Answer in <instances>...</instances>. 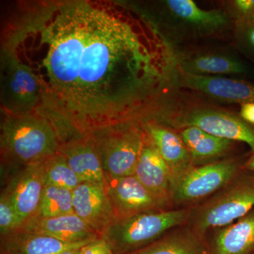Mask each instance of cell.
<instances>
[{"mask_svg":"<svg viewBox=\"0 0 254 254\" xmlns=\"http://www.w3.org/2000/svg\"><path fill=\"white\" fill-rule=\"evenodd\" d=\"M1 51L34 75L37 113L53 123L62 143L138 121L173 67L151 21L106 0L16 1L3 21Z\"/></svg>","mask_w":254,"mask_h":254,"instance_id":"1","label":"cell"},{"mask_svg":"<svg viewBox=\"0 0 254 254\" xmlns=\"http://www.w3.org/2000/svg\"><path fill=\"white\" fill-rule=\"evenodd\" d=\"M144 120H153L175 130L197 127L215 136L247 143L254 151V126L240 115L164 90L152 101L140 122Z\"/></svg>","mask_w":254,"mask_h":254,"instance_id":"2","label":"cell"},{"mask_svg":"<svg viewBox=\"0 0 254 254\" xmlns=\"http://www.w3.org/2000/svg\"><path fill=\"white\" fill-rule=\"evenodd\" d=\"M1 115V168H9L14 173L59 153L61 138L49 119L36 113Z\"/></svg>","mask_w":254,"mask_h":254,"instance_id":"3","label":"cell"},{"mask_svg":"<svg viewBox=\"0 0 254 254\" xmlns=\"http://www.w3.org/2000/svg\"><path fill=\"white\" fill-rule=\"evenodd\" d=\"M254 208V172L244 168L215 194L190 208L189 228L202 237L230 225Z\"/></svg>","mask_w":254,"mask_h":254,"instance_id":"4","label":"cell"},{"mask_svg":"<svg viewBox=\"0 0 254 254\" xmlns=\"http://www.w3.org/2000/svg\"><path fill=\"white\" fill-rule=\"evenodd\" d=\"M190 208L145 212L115 220L102 235L115 254H128L151 245L170 230L187 224Z\"/></svg>","mask_w":254,"mask_h":254,"instance_id":"5","label":"cell"},{"mask_svg":"<svg viewBox=\"0 0 254 254\" xmlns=\"http://www.w3.org/2000/svg\"><path fill=\"white\" fill-rule=\"evenodd\" d=\"M92 134L99 147L105 178L134 175L145 138L139 122L118 124Z\"/></svg>","mask_w":254,"mask_h":254,"instance_id":"6","label":"cell"},{"mask_svg":"<svg viewBox=\"0 0 254 254\" xmlns=\"http://www.w3.org/2000/svg\"><path fill=\"white\" fill-rule=\"evenodd\" d=\"M246 160L227 158L205 165H193L173 177L170 193L172 203L189 205L206 199L236 176L244 168Z\"/></svg>","mask_w":254,"mask_h":254,"instance_id":"7","label":"cell"},{"mask_svg":"<svg viewBox=\"0 0 254 254\" xmlns=\"http://www.w3.org/2000/svg\"><path fill=\"white\" fill-rule=\"evenodd\" d=\"M0 57L1 113H37L41 106V91L34 75L9 53L1 51Z\"/></svg>","mask_w":254,"mask_h":254,"instance_id":"8","label":"cell"},{"mask_svg":"<svg viewBox=\"0 0 254 254\" xmlns=\"http://www.w3.org/2000/svg\"><path fill=\"white\" fill-rule=\"evenodd\" d=\"M106 190L115 220L145 212L166 210L170 206L150 191L135 175L106 177Z\"/></svg>","mask_w":254,"mask_h":254,"instance_id":"9","label":"cell"},{"mask_svg":"<svg viewBox=\"0 0 254 254\" xmlns=\"http://www.w3.org/2000/svg\"><path fill=\"white\" fill-rule=\"evenodd\" d=\"M182 88L218 101L244 104L254 103V82L222 76H195L175 68L170 78Z\"/></svg>","mask_w":254,"mask_h":254,"instance_id":"10","label":"cell"},{"mask_svg":"<svg viewBox=\"0 0 254 254\" xmlns=\"http://www.w3.org/2000/svg\"><path fill=\"white\" fill-rule=\"evenodd\" d=\"M72 195L75 213L101 237L115 220L106 185L82 182Z\"/></svg>","mask_w":254,"mask_h":254,"instance_id":"11","label":"cell"},{"mask_svg":"<svg viewBox=\"0 0 254 254\" xmlns=\"http://www.w3.org/2000/svg\"><path fill=\"white\" fill-rule=\"evenodd\" d=\"M59 153L82 182L106 185L99 147L92 133L63 142Z\"/></svg>","mask_w":254,"mask_h":254,"instance_id":"12","label":"cell"},{"mask_svg":"<svg viewBox=\"0 0 254 254\" xmlns=\"http://www.w3.org/2000/svg\"><path fill=\"white\" fill-rule=\"evenodd\" d=\"M42 164L16 170L4 187L23 224L36 215L46 187Z\"/></svg>","mask_w":254,"mask_h":254,"instance_id":"13","label":"cell"},{"mask_svg":"<svg viewBox=\"0 0 254 254\" xmlns=\"http://www.w3.org/2000/svg\"><path fill=\"white\" fill-rule=\"evenodd\" d=\"M18 230L46 235L66 243L90 242L101 238L76 213L50 218L33 217Z\"/></svg>","mask_w":254,"mask_h":254,"instance_id":"14","label":"cell"},{"mask_svg":"<svg viewBox=\"0 0 254 254\" xmlns=\"http://www.w3.org/2000/svg\"><path fill=\"white\" fill-rule=\"evenodd\" d=\"M134 175L153 194L168 205L171 201L173 173L145 133Z\"/></svg>","mask_w":254,"mask_h":254,"instance_id":"15","label":"cell"},{"mask_svg":"<svg viewBox=\"0 0 254 254\" xmlns=\"http://www.w3.org/2000/svg\"><path fill=\"white\" fill-rule=\"evenodd\" d=\"M139 123L147 136L171 170L173 177L193 166L190 153L176 130L153 120Z\"/></svg>","mask_w":254,"mask_h":254,"instance_id":"16","label":"cell"},{"mask_svg":"<svg viewBox=\"0 0 254 254\" xmlns=\"http://www.w3.org/2000/svg\"><path fill=\"white\" fill-rule=\"evenodd\" d=\"M90 242L66 243L46 235L18 230L0 236V254H60L81 248Z\"/></svg>","mask_w":254,"mask_h":254,"instance_id":"17","label":"cell"},{"mask_svg":"<svg viewBox=\"0 0 254 254\" xmlns=\"http://www.w3.org/2000/svg\"><path fill=\"white\" fill-rule=\"evenodd\" d=\"M212 254L254 252V208L237 221L215 230Z\"/></svg>","mask_w":254,"mask_h":254,"instance_id":"18","label":"cell"},{"mask_svg":"<svg viewBox=\"0 0 254 254\" xmlns=\"http://www.w3.org/2000/svg\"><path fill=\"white\" fill-rule=\"evenodd\" d=\"M180 135L195 166L218 161L235 143V141L213 136L194 127L180 130Z\"/></svg>","mask_w":254,"mask_h":254,"instance_id":"19","label":"cell"},{"mask_svg":"<svg viewBox=\"0 0 254 254\" xmlns=\"http://www.w3.org/2000/svg\"><path fill=\"white\" fill-rule=\"evenodd\" d=\"M175 68L195 76H216V75H247L250 68L240 60L225 55L206 54L184 58Z\"/></svg>","mask_w":254,"mask_h":254,"instance_id":"20","label":"cell"},{"mask_svg":"<svg viewBox=\"0 0 254 254\" xmlns=\"http://www.w3.org/2000/svg\"><path fill=\"white\" fill-rule=\"evenodd\" d=\"M199 236L189 227H177L151 245L128 254H204Z\"/></svg>","mask_w":254,"mask_h":254,"instance_id":"21","label":"cell"},{"mask_svg":"<svg viewBox=\"0 0 254 254\" xmlns=\"http://www.w3.org/2000/svg\"><path fill=\"white\" fill-rule=\"evenodd\" d=\"M165 4L177 17L207 31L220 29L227 26L230 20L222 10L206 11L198 7L192 0H168Z\"/></svg>","mask_w":254,"mask_h":254,"instance_id":"22","label":"cell"},{"mask_svg":"<svg viewBox=\"0 0 254 254\" xmlns=\"http://www.w3.org/2000/svg\"><path fill=\"white\" fill-rule=\"evenodd\" d=\"M75 213L72 191L66 189L46 185L36 215L50 218Z\"/></svg>","mask_w":254,"mask_h":254,"instance_id":"23","label":"cell"},{"mask_svg":"<svg viewBox=\"0 0 254 254\" xmlns=\"http://www.w3.org/2000/svg\"><path fill=\"white\" fill-rule=\"evenodd\" d=\"M42 168L46 185L60 187L72 191L82 183L79 177L60 153L43 162Z\"/></svg>","mask_w":254,"mask_h":254,"instance_id":"24","label":"cell"},{"mask_svg":"<svg viewBox=\"0 0 254 254\" xmlns=\"http://www.w3.org/2000/svg\"><path fill=\"white\" fill-rule=\"evenodd\" d=\"M22 225L9 193L3 189L0 196V236L16 231Z\"/></svg>","mask_w":254,"mask_h":254,"instance_id":"25","label":"cell"},{"mask_svg":"<svg viewBox=\"0 0 254 254\" xmlns=\"http://www.w3.org/2000/svg\"><path fill=\"white\" fill-rule=\"evenodd\" d=\"M237 26L241 41L252 55H254V23L251 21H238Z\"/></svg>","mask_w":254,"mask_h":254,"instance_id":"26","label":"cell"},{"mask_svg":"<svg viewBox=\"0 0 254 254\" xmlns=\"http://www.w3.org/2000/svg\"><path fill=\"white\" fill-rule=\"evenodd\" d=\"M234 9L236 11L238 21H250L254 15V0L234 1Z\"/></svg>","mask_w":254,"mask_h":254,"instance_id":"27","label":"cell"},{"mask_svg":"<svg viewBox=\"0 0 254 254\" xmlns=\"http://www.w3.org/2000/svg\"><path fill=\"white\" fill-rule=\"evenodd\" d=\"M107 242L103 238L90 242L81 249V254H100L106 245Z\"/></svg>","mask_w":254,"mask_h":254,"instance_id":"28","label":"cell"},{"mask_svg":"<svg viewBox=\"0 0 254 254\" xmlns=\"http://www.w3.org/2000/svg\"><path fill=\"white\" fill-rule=\"evenodd\" d=\"M240 116L246 123L254 126V103L241 105Z\"/></svg>","mask_w":254,"mask_h":254,"instance_id":"29","label":"cell"},{"mask_svg":"<svg viewBox=\"0 0 254 254\" xmlns=\"http://www.w3.org/2000/svg\"><path fill=\"white\" fill-rule=\"evenodd\" d=\"M244 168L250 171L254 172V151L252 152V154L247 158L246 160Z\"/></svg>","mask_w":254,"mask_h":254,"instance_id":"30","label":"cell"},{"mask_svg":"<svg viewBox=\"0 0 254 254\" xmlns=\"http://www.w3.org/2000/svg\"><path fill=\"white\" fill-rule=\"evenodd\" d=\"M100 254H115V252L112 247H110L109 244L107 242L106 245L105 246L103 250H102V252H100Z\"/></svg>","mask_w":254,"mask_h":254,"instance_id":"31","label":"cell"},{"mask_svg":"<svg viewBox=\"0 0 254 254\" xmlns=\"http://www.w3.org/2000/svg\"><path fill=\"white\" fill-rule=\"evenodd\" d=\"M81 249H79V250H78L77 252H76V254H81Z\"/></svg>","mask_w":254,"mask_h":254,"instance_id":"32","label":"cell"},{"mask_svg":"<svg viewBox=\"0 0 254 254\" xmlns=\"http://www.w3.org/2000/svg\"><path fill=\"white\" fill-rule=\"evenodd\" d=\"M250 21H252V22L254 23V16H253V17H252V18H251V19L250 20Z\"/></svg>","mask_w":254,"mask_h":254,"instance_id":"33","label":"cell"},{"mask_svg":"<svg viewBox=\"0 0 254 254\" xmlns=\"http://www.w3.org/2000/svg\"><path fill=\"white\" fill-rule=\"evenodd\" d=\"M254 254V252H253V253H252V254Z\"/></svg>","mask_w":254,"mask_h":254,"instance_id":"34","label":"cell"},{"mask_svg":"<svg viewBox=\"0 0 254 254\" xmlns=\"http://www.w3.org/2000/svg\"></svg>","mask_w":254,"mask_h":254,"instance_id":"35","label":"cell"}]
</instances>
